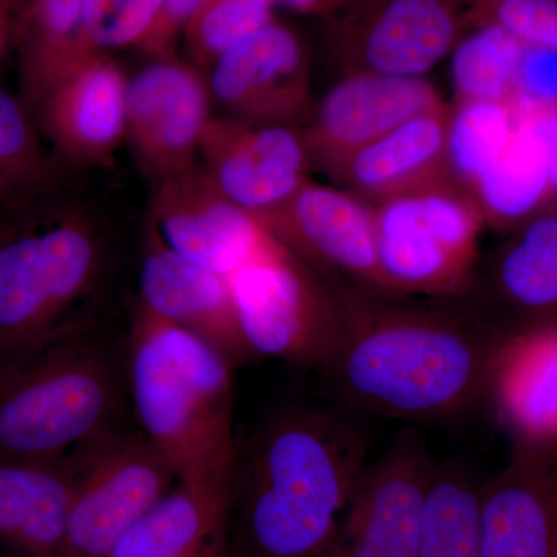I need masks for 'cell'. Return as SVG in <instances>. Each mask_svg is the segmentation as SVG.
<instances>
[{
  "label": "cell",
  "instance_id": "6da1fadb",
  "mask_svg": "<svg viewBox=\"0 0 557 557\" xmlns=\"http://www.w3.org/2000/svg\"><path fill=\"white\" fill-rule=\"evenodd\" d=\"M370 437L317 408L267 418L231 474L228 557H314L327 544L368 468Z\"/></svg>",
  "mask_w": 557,
  "mask_h": 557
},
{
  "label": "cell",
  "instance_id": "7a4b0ae2",
  "mask_svg": "<svg viewBox=\"0 0 557 557\" xmlns=\"http://www.w3.org/2000/svg\"><path fill=\"white\" fill-rule=\"evenodd\" d=\"M496 346L458 319L355 307L346 310L343 338L325 370L359 408L432 423L474 406Z\"/></svg>",
  "mask_w": 557,
  "mask_h": 557
},
{
  "label": "cell",
  "instance_id": "3957f363",
  "mask_svg": "<svg viewBox=\"0 0 557 557\" xmlns=\"http://www.w3.org/2000/svg\"><path fill=\"white\" fill-rule=\"evenodd\" d=\"M233 370L218 348L138 302L129 333L132 403L141 434L177 482L231 485Z\"/></svg>",
  "mask_w": 557,
  "mask_h": 557
},
{
  "label": "cell",
  "instance_id": "277c9868",
  "mask_svg": "<svg viewBox=\"0 0 557 557\" xmlns=\"http://www.w3.org/2000/svg\"><path fill=\"white\" fill-rule=\"evenodd\" d=\"M104 247L97 226L40 199L0 218V364L76 330L97 296Z\"/></svg>",
  "mask_w": 557,
  "mask_h": 557
},
{
  "label": "cell",
  "instance_id": "5b68a950",
  "mask_svg": "<svg viewBox=\"0 0 557 557\" xmlns=\"http://www.w3.org/2000/svg\"><path fill=\"white\" fill-rule=\"evenodd\" d=\"M119 372L89 330L0 364V458L51 460L115 431Z\"/></svg>",
  "mask_w": 557,
  "mask_h": 557
},
{
  "label": "cell",
  "instance_id": "8992f818",
  "mask_svg": "<svg viewBox=\"0 0 557 557\" xmlns=\"http://www.w3.org/2000/svg\"><path fill=\"white\" fill-rule=\"evenodd\" d=\"M240 332L252 357L327 369L346 324L298 256L284 244L230 276Z\"/></svg>",
  "mask_w": 557,
  "mask_h": 557
},
{
  "label": "cell",
  "instance_id": "52a82bcc",
  "mask_svg": "<svg viewBox=\"0 0 557 557\" xmlns=\"http://www.w3.org/2000/svg\"><path fill=\"white\" fill-rule=\"evenodd\" d=\"M175 483L170 461L143 434L115 429L87 443L61 557H108Z\"/></svg>",
  "mask_w": 557,
  "mask_h": 557
},
{
  "label": "cell",
  "instance_id": "ba28073f",
  "mask_svg": "<svg viewBox=\"0 0 557 557\" xmlns=\"http://www.w3.org/2000/svg\"><path fill=\"white\" fill-rule=\"evenodd\" d=\"M383 287L398 292H458L472 259L479 219L465 201L443 193L397 196L375 214Z\"/></svg>",
  "mask_w": 557,
  "mask_h": 557
},
{
  "label": "cell",
  "instance_id": "9c48e42d",
  "mask_svg": "<svg viewBox=\"0 0 557 557\" xmlns=\"http://www.w3.org/2000/svg\"><path fill=\"white\" fill-rule=\"evenodd\" d=\"M434 458L413 429L369 463L327 544L314 557H417Z\"/></svg>",
  "mask_w": 557,
  "mask_h": 557
},
{
  "label": "cell",
  "instance_id": "30bf717a",
  "mask_svg": "<svg viewBox=\"0 0 557 557\" xmlns=\"http://www.w3.org/2000/svg\"><path fill=\"white\" fill-rule=\"evenodd\" d=\"M152 222L168 247L228 277L281 245L255 212L215 188L200 163L159 180Z\"/></svg>",
  "mask_w": 557,
  "mask_h": 557
},
{
  "label": "cell",
  "instance_id": "8fae6325",
  "mask_svg": "<svg viewBox=\"0 0 557 557\" xmlns=\"http://www.w3.org/2000/svg\"><path fill=\"white\" fill-rule=\"evenodd\" d=\"M209 97L203 72L174 58L156 60L129 79L126 139L146 174L159 182L199 163Z\"/></svg>",
  "mask_w": 557,
  "mask_h": 557
},
{
  "label": "cell",
  "instance_id": "7c38bea8",
  "mask_svg": "<svg viewBox=\"0 0 557 557\" xmlns=\"http://www.w3.org/2000/svg\"><path fill=\"white\" fill-rule=\"evenodd\" d=\"M127 86L110 54H94L62 73L28 108L58 157L101 166L126 139Z\"/></svg>",
  "mask_w": 557,
  "mask_h": 557
},
{
  "label": "cell",
  "instance_id": "4fadbf2b",
  "mask_svg": "<svg viewBox=\"0 0 557 557\" xmlns=\"http://www.w3.org/2000/svg\"><path fill=\"white\" fill-rule=\"evenodd\" d=\"M309 161L302 137L282 124L211 116L201 132V168L223 196L256 215L306 185Z\"/></svg>",
  "mask_w": 557,
  "mask_h": 557
},
{
  "label": "cell",
  "instance_id": "5bb4252c",
  "mask_svg": "<svg viewBox=\"0 0 557 557\" xmlns=\"http://www.w3.org/2000/svg\"><path fill=\"white\" fill-rule=\"evenodd\" d=\"M139 304L207 341L234 368L252 358L237 321L230 277L178 255L153 228L139 271Z\"/></svg>",
  "mask_w": 557,
  "mask_h": 557
},
{
  "label": "cell",
  "instance_id": "9a60e30c",
  "mask_svg": "<svg viewBox=\"0 0 557 557\" xmlns=\"http://www.w3.org/2000/svg\"><path fill=\"white\" fill-rule=\"evenodd\" d=\"M258 218L296 256L384 288L375 214L346 193L306 183L292 199Z\"/></svg>",
  "mask_w": 557,
  "mask_h": 557
},
{
  "label": "cell",
  "instance_id": "2e32d148",
  "mask_svg": "<svg viewBox=\"0 0 557 557\" xmlns=\"http://www.w3.org/2000/svg\"><path fill=\"white\" fill-rule=\"evenodd\" d=\"M437 109V97L426 81L362 72L329 91L313 126L300 137L309 160L338 171L359 149Z\"/></svg>",
  "mask_w": 557,
  "mask_h": 557
},
{
  "label": "cell",
  "instance_id": "e0dca14e",
  "mask_svg": "<svg viewBox=\"0 0 557 557\" xmlns=\"http://www.w3.org/2000/svg\"><path fill=\"white\" fill-rule=\"evenodd\" d=\"M209 70L211 94L248 119L287 121L307 108L306 51L298 36L276 21L231 47Z\"/></svg>",
  "mask_w": 557,
  "mask_h": 557
},
{
  "label": "cell",
  "instance_id": "ac0fdd59",
  "mask_svg": "<svg viewBox=\"0 0 557 557\" xmlns=\"http://www.w3.org/2000/svg\"><path fill=\"white\" fill-rule=\"evenodd\" d=\"M480 557H557V465L523 449L480 491Z\"/></svg>",
  "mask_w": 557,
  "mask_h": 557
},
{
  "label": "cell",
  "instance_id": "d6986e66",
  "mask_svg": "<svg viewBox=\"0 0 557 557\" xmlns=\"http://www.w3.org/2000/svg\"><path fill=\"white\" fill-rule=\"evenodd\" d=\"M456 32L450 0H368L343 38L366 72L421 78L446 57Z\"/></svg>",
  "mask_w": 557,
  "mask_h": 557
},
{
  "label": "cell",
  "instance_id": "ffe728a7",
  "mask_svg": "<svg viewBox=\"0 0 557 557\" xmlns=\"http://www.w3.org/2000/svg\"><path fill=\"white\" fill-rule=\"evenodd\" d=\"M83 446L51 460L0 458V536L28 557H61Z\"/></svg>",
  "mask_w": 557,
  "mask_h": 557
},
{
  "label": "cell",
  "instance_id": "44dd1931",
  "mask_svg": "<svg viewBox=\"0 0 557 557\" xmlns=\"http://www.w3.org/2000/svg\"><path fill=\"white\" fill-rule=\"evenodd\" d=\"M498 416L531 446L557 440V329L497 344L487 370ZM530 446V448H531Z\"/></svg>",
  "mask_w": 557,
  "mask_h": 557
},
{
  "label": "cell",
  "instance_id": "7402d4cb",
  "mask_svg": "<svg viewBox=\"0 0 557 557\" xmlns=\"http://www.w3.org/2000/svg\"><path fill=\"white\" fill-rule=\"evenodd\" d=\"M231 485L177 482L124 534L108 557L228 553Z\"/></svg>",
  "mask_w": 557,
  "mask_h": 557
},
{
  "label": "cell",
  "instance_id": "603a6c76",
  "mask_svg": "<svg viewBox=\"0 0 557 557\" xmlns=\"http://www.w3.org/2000/svg\"><path fill=\"white\" fill-rule=\"evenodd\" d=\"M448 126L440 109L406 121L354 156L348 157V175L368 193H397L434 170L446 153Z\"/></svg>",
  "mask_w": 557,
  "mask_h": 557
},
{
  "label": "cell",
  "instance_id": "cb8c5ba5",
  "mask_svg": "<svg viewBox=\"0 0 557 557\" xmlns=\"http://www.w3.org/2000/svg\"><path fill=\"white\" fill-rule=\"evenodd\" d=\"M87 0H27L17 20L14 50L22 100L32 106L53 81L67 72Z\"/></svg>",
  "mask_w": 557,
  "mask_h": 557
},
{
  "label": "cell",
  "instance_id": "d4e9b609",
  "mask_svg": "<svg viewBox=\"0 0 557 557\" xmlns=\"http://www.w3.org/2000/svg\"><path fill=\"white\" fill-rule=\"evenodd\" d=\"M480 491L456 461L437 465L421 518L417 557H480Z\"/></svg>",
  "mask_w": 557,
  "mask_h": 557
},
{
  "label": "cell",
  "instance_id": "484cf974",
  "mask_svg": "<svg viewBox=\"0 0 557 557\" xmlns=\"http://www.w3.org/2000/svg\"><path fill=\"white\" fill-rule=\"evenodd\" d=\"M27 102L0 89V214L42 199L53 185V168Z\"/></svg>",
  "mask_w": 557,
  "mask_h": 557
},
{
  "label": "cell",
  "instance_id": "4316f807",
  "mask_svg": "<svg viewBox=\"0 0 557 557\" xmlns=\"http://www.w3.org/2000/svg\"><path fill=\"white\" fill-rule=\"evenodd\" d=\"M474 185L486 207L500 218H520L536 207L552 177L547 157L525 121L516 120L507 148Z\"/></svg>",
  "mask_w": 557,
  "mask_h": 557
},
{
  "label": "cell",
  "instance_id": "83f0119b",
  "mask_svg": "<svg viewBox=\"0 0 557 557\" xmlns=\"http://www.w3.org/2000/svg\"><path fill=\"white\" fill-rule=\"evenodd\" d=\"M525 44L502 28L485 24L457 47L453 76L467 101H500L516 86Z\"/></svg>",
  "mask_w": 557,
  "mask_h": 557
},
{
  "label": "cell",
  "instance_id": "f1b7e54d",
  "mask_svg": "<svg viewBox=\"0 0 557 557\" xmlns=\"http://www.w3.org/2000/svg\"><path fill=\"white\" fill-rule=\"evenodd\" d=\"M516 120L497 101H467L448 127L446 157L458 175L475 183L507 148Z\"/></svg>",
  "mask_w": 557,
  "mask_h": 557
},
{
  "label": "cell",
  "instance_id": "f546056e",
  "mask_svg": "<svg viewBox=\"0 0 557 557\" xmlns=\"http://www.w3.org/2000/svg\"><path fill=\"white\" fill-rule=\"evenodd\" d=\"M507 295L530 309L557 306V219L533 223L500 267Z\"/></svg>",
  "mask_w": 557,
  "mask_h": 557
},
{
  "label": "cell",
  "instance_id": "4dcf8cb0",
  "mask_svg": "<svg viewBox=\"0 0 557 557\" xmlns=\"http://www.w3.org/2000/svg\"><path fill=\"white\" fill-rule=\"evenodd\" d=\"M274 0H205L183 35L190 64L211 69L231 47L274 22Z\"/></svg>",
  "mask_w": 557,
  "mask_h": 557
},
{
  "label": "cell",
  "instance_id": "1f68e13d",
  "mask_svg": "<svg viewBox=\"0 0 557 557\" xmlns=\"http://www.w3.org/2000/svg\"><path fill=\"white\" fill-rule=\"evenodd\" d=\"M164 0H87L72 65L94 54L137 47L152 28ZM70 65V67H72Z\"/></svg>",
  "mask_w": 557,
  "mask_h": 557
},
{
  "label": "cell",
  "instance_id": "d6a6232c",
  "mask_svg": "<svg viewBox=\"0 0 557 557\" xmlns=\"http://www.w3.org/2000/svg\"><path fill=\"white\" fill-rule=\"evenodd\" d=\"M482 10L487 24L500 25L525 46L557 53V0H496Z\"/></svg>",
  "mask_w": 557,
  "mask_h": 557
},
{
  "label": "cell",
  "instance_id": "836d02e7",
  "mask_svg": "<svg viewBox=\"0 0 557 557\" xmlns=\"http://www.w3.org/2000/svg\"><path fill=\"white\" fill-rule=\"evenodd\" d=\"M522 104L544 108L557 104V53L525 46L516 78Z\"/></svg>",
  "mask_w": 557,
  "mask_h": 557
},
{
  "label": "cell",
  "instance_id": "e575fe53",
  "mask_svg": "<svg viewBox=\"0 0 557 557\" xmlns=\"http://www.w3.org/2000/svg\"><path fill=\"white\" fill-rule=\"evenodd\" d=\"M203 3L205 0H164L152 28L137 49L156 60L174 58L178 39L183 38Z\"/></svg>",
  "mask_w": 557,
  "mask_h": 557
},
{
  "label": "cell",
  "instance_id": "d590c367",
  "mask_svg": "<svg viewBox=\"0 0 557 557\" xmlns=\"http://www.w3.org/2000/svg\"><path fill=\"white\" fill-rule=\"evenodd\" d=\"M27 0H0V62L16 44L17 20Z\"/></svg>",
  "mask_w": 557,
  "mask_h": 557
},
{
  "label": "cell",
  "instance_id": "8d00e7d4",
  "mask_svg": "<svg viewBox=\"0 0 557 557\" xmlns=\"http://www.w3.org/2000/svg\"><path fill=\"white\" fill-rule=\"evenodd\" d=\"M346 2L347 0H274V3H281L299 13H321Z\"/></svg>",
  "mask_w": 557,
  "mask_h": 557
},
{
  "label": "cell",
  "instance_id": "74e56055",
  "mask_svg": "<svg viewBox=\"0 0 557 557\" xmlns=\"http://www.w3.org/2000/svg\"><path fill=\"white\" fill-rule=\"evenodd\" d=\"M454 5L457 3H469V5H474L475 9H485V7L491 5V3L496 2V0H450Z\"/></svg>",
  "mask_w": 557,
  "mask_h": 557
},
{
  "label": "cell",
  "instance_id": "f35d334b",
  "mask_svg": "<svg viewBox=\"0 0 557 557\" xmlns=\"http://www.w3.org/2000/svg\"><path fill=\"white\" fill-rule=\"evenodd\" d=\"M228 553H201V555L186 556V557H226Z\"/></svg>",
  "mask_w": 557,
  "mask_h": 557
},
{
  "label": "cell",
  "instance_id": "ab89813d",
  "mask_svg": "<svg viewBox=\"0 0 557 557\" xmlns=\"http://www.w3.org/2000/svg\"><path fill=\"white\" fill-rule=\"evenodd\" d=\"M552 185L557 186V161H556L555 166H553V170H552Z\"/></svg>",
  "mask_w": 557,
  "mask_h": 557
},
{
  "label": "cell",
  "instance_id": "60d3db41",
  "mask_svg": "<svg viewBox=\"0 0 557 557\" xmlns=\"http://www.w3.org/2000/svg\"><path fill=\"white\" fill-rule=\"evenodd\" d=\"M0 215H2V214H0Z\"/></svg>",
  "mask_w": 557,
  "mask_h": 557
},
{
  "label": "cell",
  "instance_id": "b9f144b4",
  "mask_svg": "<svg viewBox=\"0 0 557 557\" xmlns=\"http://www.w3.org/2000/svg\"><path fill=\"white\" fill-rule=\"evenodd\" d=\"M226 557H228V556H226Z\"/></svg>",
  "mask_w": 557,
  "mask_h": 557
}]
</instances>
